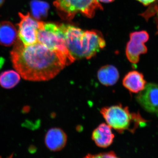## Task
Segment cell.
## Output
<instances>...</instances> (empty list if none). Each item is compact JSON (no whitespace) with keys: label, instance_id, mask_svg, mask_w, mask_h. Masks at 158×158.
I'll return each mask as SVG.
<instances>
[{"label":"cell","instance_id":"cell-1","mask_svg":"<svg viewBox=\"0 0 158 158\" xmlns=\"http://www.w3.org/2000/svg\"><path fill=\"white\" fill-rule=\"evenodd\" d=\"M11 58L18 73L30 81H48L73 62L61 52L51 50L38 42L24 45L18 38L11 52Z\"/></svg>","mask_w":158,"mask_h":158},{"label":"cell","instance_id":"cell-2","mask_svg":"<svg viewBox=\"0 0 158 158\" xmlns=\"http://www.w3.org/2000/svg\"><path fill=\"white\" fill-rule=\"evenodd\" d=\"M66 45L75 59H90L106 46L102 35L94 31H84L71 25H61Z\"/></svg>","mask_w":158,"mask_h":158},{"label":"cell","instance_id":"cell-3","mask_svg":"<svg viewBox=\"0 0 158 158\" xmlns=\"http://www.w3.org/2000/svg\"><path fill=\"white\" fill-rule=\"evenodd\" d=\"M100 113L107 124L119 133L126 131L134 133L138 128L145 126L148 122L140 113H131L127 107L120 104L105 107Z\"/></svg>","mask_w":158,"mask_h":158},{"label":"cell","instance_id":"cell-4","mask_svg":"<svg viewBox=\"0 0 158 158\" xmlns=\"http://www.w3.org/2000/svg\"><path fill=\"white\" fill-rule=\"evenodd\" d=\"M38 42L51 50L65 54L73 62L75 59L69 53L66 45L65 35L60 25L53 23H41L37 32Z\"/></svg>","mask_w":158,"mask_h":158},{"label":"cell","instance_id":"cell-5","mask_svg":"<svg viewBox=\"0 0 158 158\" xmlns=\"http://www.w3.org/2000/svg\"><path fill=\"white\" fill-rule=\"evenodd\" d=\"M54 6L63 18L71 19L80 12L89 18L93 17L102 6L97 0H56Z\"/></svg>","mask_w":158,"mask_h":158},{"label":"cell","instance_id":"cell-6","mask_svg":"<svg viewBox=\"0 0 158 158\" xmlns=\"http://www.w3.org/2000/svg\"><path fill=\"white\" fill-rule=\"evenodd\" d=\"M20 21L18 24V38L26 46L33 45L38 42L37 32L42 22H39L28 13H19Z\"/></svg>","mask_w":158,"mask_h":158},{"label":"cell","instance_id":"cell-7","mask_svg":"<svg viewBox=\"0 0 158 158\" xmlns=\"http://www.w3.org/2000/svg\"><path fill=\"white\" fill-rule=\"evenodd\" d=\"M130 38L127 45L126 54L129 62L135 64L139 62L140 55L147 53V48L144 44L149 39V35L146 31H138L131 33Z\"/></svg>","mask_w":158,"mask_h":158},{"label":"cell","instance_id":"cell-8","mask_svg":"<svg viewBox=\"0 0 158 158\" xmlns=\"http://www.w3.org/2000/svg\"><path fill=\"white\" fill-rule=\"evenodd\" d=\"M137 102L148 113L158 114V85L147 84L136 97Z\"/></svg>","mask_w":158,"mask_h":158},{"label":"cell","instance_id":"cell-9","mask_svg":"<svg viewBox=\"0 0 158 158\" xmlns=\"http://www.w3.org/2000/svg\"><path fill=\"white\" fill-rule=\"evenodd\" d=\"M67 137L61 128L54 127L48 130L45 135L44 142L46 146L51 151L58 152L65 148Z\"/></svg>","mask_w":158,"mask_h":158},{"label":"cell","instance_id":"cell-10","mask_svg":"<svg viewBox=\"0 0 158 158\" xmlns=\"http://www.w3.org/2000/svg\"><path fill=\"white\" fill-rule=\"evenodd\" d=\"M91 138L97 146L106 148L113 144L114 135L112 128L107 123H102L94 130Z\"/></svg>","mask_w":158,"mask_h":158},{"label":"cell","instance_id":"cell-11","mask_svg":"<svg viewBox=\"0 0 158 158\" xmlns=\"http://www.w3.org/2000/svg\"><path fill=\"white\" fill-rule=\"evenodd\" d=\"M144 76L137 71L133 70L128 73L123 80L125 88L131 92L139 93L147 85Z\"/></svg>","mask_w":158,"mask_h":158},{"label":"cell","instance_id":"cell-12","mask_svg":"<svg viewBox=\"0 0 158 158\" xmlns=\"http://www.w3.org/2000/svg\"><path fill=\"white\" fill-rule=\"evenodd\" d=\"M18 32L13 24L8 21L0 23V44L9 47L15 43Z\"/></svg>","mask_w":158,"mask_h":158},{"label":"cell","instance_id":"cell-13","mask_svg":"<svg viewBox=\"0 0 158 158\" xmlns=\"http://www.w3.org/2000/svg\"><path fill=\"white\" fill-rule=\"evenodd\" d=\"M97 75L99 82L102 85L106 86L116 84L119 77L117 68L110 65H105L100 69Z\"/></svg>","mask_w":158,"mask_h":158},{"label":"cell","instance_id":"cell-14","mask_svg":"<svg viewBox=\"0 0 158 158\" xmlns=\"http://www.w3.org/2000/svg\"><path fill=\"white\" fill-rule=\"evenodd\" d=\"M20 77L18 73L14 70L5 71L0 74V85L3 88L11 89L18 84Z\"/></svg>","mask_w":158,"mask_h":158},{"label":"cell","instance_id":"cell-15","mask_svg":"<svg viewBox=\"0 0 158 158\" xmlns=\"http://www.w3.org/2000/svg\"><path fill=\"white\" fill-rule=\"evenodd\" d=\"M32 14L34 18L37 19L45 16L47 14L49 6L47 3L38 0H33L31 3Z\"/></svg>","mask_w":158,"mask_h":158},{"label":"cell","instance_id":"cell-16","mask_svg":"<svg viewBox=\"0 0 158 158\" xmlns=\"http://www.w3.org/2000/svg\"><path fill=\"white\" fill-rule=\"evenodd\" d=\"M84 158H119L113 151L110 152L100 153L96 154H88Z\"/></svg>","mask_w":158,"mask_h":158},{"label":"cell","instance_id":"cell-17","mask_svg":"<svg viewBox=\"0 0 158 158\" xmlns=\"http://www.w3.org/2000/svg\"><path fill=\"white\" fill-rule=\"evenodd\" d=\"M137 1L142 3L144 6H147L155 2L157 0H137Z\"/></svg>","mask_w":158,"mask_h":158},{"label":"cell","instance_id":"cell-18","mask_svg":"<svg viewBox=\"0 0 158 158\" xmlns=\"http://www.w3.org/2000/svg\"><path fill=\"white\" fill-rule=\"evenodd\" d=\"M98 2L110 3L113 2L114 0H97Z\"/></svg>","mask_w":158,"mask_h":158},{"label":"cell","instance_id":"cell-19","mask_svg":"<svg viewBox=\"0 0 158 158\" xmlns=\"http://www.w3.org/2000/svg\"><path fill=\"white\" fill-rule=\"evenodd\" d=\"M4 1H5V0H0V7H1L2 5H3V3L4 2Z\"/></svg>","mask_w":158,"mask_h":158}]
</instances>
